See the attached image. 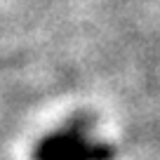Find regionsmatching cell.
Segmentation results:
<instances>
[{
    "label": "cell",
    "mask_w": 160,
    "mask_h": 160,
    "mask_svg": "<svg viewBox=\"0 0 160 160\" xmlns=\"http://www.w3.org/2000/svg\"><path fill=\"white\" fill-rule=\"evenodd\" d=\"M106 155V151H101L97 144H90L87 139H82L80 134L71 132L66 137L52 139L50 144H45L40 158L42 160H92Z\"/></svg>",
    "instance_id": "obj_1"
}]
</instances>
